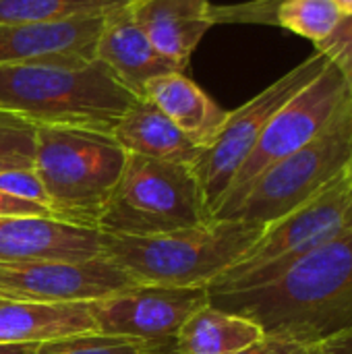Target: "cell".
<instances>
[{
  "instance_id": "cell-1",
  "label": "cell",
  "mask_w": 352,
  "mask_h": 354,
  "mask_svg": "<svg viewBox=\"0 0 352 354\" xmlns=\"http://www.w3.org/2000/svg\"><path fill=\"white\" fill-rule=\"evenodd\" d=\"M210 305L253 319L266 336L313 340L352 332V230L261 286L210 295Z\"/></svg>"
},
{
  "instance_id": "cell-2",
  "label": "cell",
  "mask_w": 352,
  "mask_h": 354,
  "mask_svg": "<svg viewBox=\"0 0 352 354\" xmlns=\"http://www.w3.org/2000/svg\"><path fill=\"white\" fill-rule=\"evenodd\" d=\"M266 226L245 220H210L154 236L102 234L100 255L137 284L207 288L257 243Z\"/></svg>"
},
{
  "instance_id": "cell-3",
  "label": "cell",
  "mask_w": 352,
  "mask_h": 354,
  "mask_svg": "<svg viewBox=\"0 0 352 354\" xmlns=\"http://www.w3.org/2000/svg\"><path fill=\"white\" fill-rule=\"evenodd\" d=\"M104 62L87 66H0V110L35 127L110 133L137 100Z\"/></svg>"
},
{
  "instance_id": "cell-4",
  "label": "cell",
  "mask_w": 352,
  "mask_h": 354,
  "mask_svg": "<svg viewBox=\"0 0 352 354\" xmlns=\"http://www.w3.org/2000/svg\"><path fill=\"white\" fill-rule=\"evenodd\" d=\"M127 151L110 133L77 127H37L35 164L50 218L98 230L120 180Z\"/></svg>"
},
{
  "instance_id": "cell-5",
  "label": "cell",
  "mask_w": 352,
  "mask_h": 354,
  "mask_svg": "<svg viewBox=\"0 0 352 354\" xmlns=\"http://www.w3.org/2000/svg\"><path fill=\"white\" fill-rule=\"evenodd\" d=\"M351 230L352 164L297 209L268 224L257 243L232 268L207 284V295L261 286Z\"/></svg>"
},
{
  "instance_id": "cell-6",
  "label": "cell",
  "mask_w": 352,
  "mask_h": 354,
  "mask_svg": "<svg viewBox=\"0 0 352 354\" xmlns=\"http://www.w3.org/2000/svg\"><path fill=\"white\" fill-rule=\"evenodd\" d=\"M214 220L191 166L127 153L100 234L154 236Z\"/></svg>"
},
{
  "instance_id": "cell-7",
  "label": "cell",
  "mask_w": 352,
  "mask_h": 354,
  "mask_svg": "<svg viewBox=\"0 0 352 354\" xmlns=\"http://www.w3.org/2000/svg\"><path fill=\"white\" fill-rule=\"evenodd\" d=\"M352 164V95L307 145L272 164L224 220L272 224L319 193Z\"/></svg>"
},
{
  "instance_id": "cell-8",
  "label": "cell",
  "mask_w": 352,
  "mask_h": 354,
  "mask_svg": "<svg viewBox=\"0 0 352 354\" xmlns=\"http://www.w3.org/2000/svg\"><path fill=\"white\" fill-rule=\"evenodd\" d=\"M328 64V56L319 50H313L309 58L293 66L247 104L228 112L214 141L201 149L197 160L191 164L212 216L226 195L232 178L255 149L272 116L303 87H307Z\"/></svg>"
},
{
  "instance_id": "cell-9",
  "label": "cell",
  "mask_w": 352,
  "mask_h": 354,
  "mask_svg": "<svg viewBox=\"0 0 352 354\" xmlns=\"http://www.w3.org/2000/svg\"><path fill=\"white\" fill-rule=\"evenodd\" d=\"M351 95L344 75L330 62L307 87H303L272 116L255 149L232 178L212 218L224 220L263 170L315 139Z\"/></svg>"
},
{
  "instance_id": "cell-10",
  "label": "cell",
  "mask_w": 352,
  "mask_h": 354,
  "mask_svg": "<svg viewBox=\"0 0 352 354\" xmlns=\"http://www.w3.org/2000/svg\"><path fill=\"white\" fill-rule=\"evenodd\" d=\"M137 282L98 255L85 261H0V299L29 303H93Z\"/></svg>"
},
{
  "instance_id": "cell-11",
  "label": "cell",
  "mask_w": 352,
  "mask_h": 354,
  "mask_svg": "<svg viewBox=\"0 0 352 354\" xmlns=\"http://www.w3.org/2000/svg\"><path fill=\"white\" fill-rule=\"evenodd\" d=\"M207 303V288L137 284L89 303V309L102 334L162 344L174 342L183 324Z\"/></svg>"
},
{
  "instance_id": "cell-12",
  "label": "cell",
  "mask_w": 352,
  "mask_h": 354,
  "mask_svg": "<svg viewBox=\"0 0 352 354\" xmlns=\"http://www.w3.org/2000/svg\"><path fill=\"white\" fill-rule=\"evenodd\" d=\"M104 17L0 25V66H68L95 62Z\"/></svg>"
},
{
  "instance_id": "cell-13",
  "label": "cell",
  "mask_w": 352,
  "mask_h": 354,
  "mask_svg": "<svg viewBox=\"0 0 352 354\" xmlns=\"http://www.w3.org/2000/svg\"><path fill=\"white\" fill-rule=\"evenodd\" d=\"M102 253V234L54 218L0 216V261H85Z\"/></svg>"
},
{
  "instance_id": "cell-14",
  "label": "cell",
  "mask_w": 352,
  "mask_h": 354,
  "mask_svg": "<svg viewBox=\"0 0 352 354\" xmlns=\"http://www.w3.org/2000/svg\"><path fill=\"white\" fill-rule=\"evenodd\" d=\"M95 60L104 62L139 97L151 79L183 71L151 46L147 35L133 21L129 4L104 15L95 46Z\"/></svg>"
},
{
  "instance_id": "cell-15",
  "label": "cell",
  "mask_w": 352,
  "mask_h": 354,
  "mask_svg": "<svg viewBox=\"0 0 352 354\" xmlns=\"http://www.w3.org/2000/svg\"><path fill=\"white\" fill-rule=\"evenodd\" d=\"M129 10L151 46L183 71L214 25L210 0H131Z\"/></svg>"
},
{
  "instance_id": "cell-16",
  "label": "cell",
  "mask_w": 352,
  "mask_h": 354,
  "mask_svg": "<svg viewBox=\"0 0 352 354\" xmlns=\"http://www.w3.org/2000/svg\"><path fill=\"white\" fill-rule=\"evenodd\" d=\"M98 332L89 303H29L0 299V344H41Z\"/></svg>"
},
{
  "instance_id": "cell-17",
  "label": "cell",
  "mask_w": 352,
  "mask_h": 354,
  "mask_svg": "<svg viewBox=\"0 0 352 354\" xmlns=\"http://www.w3.org/2000/svg\"><path fill=\"white\" fill-rule=\"evenodd\" d=\"M141 97L154 102L201 149L214 141L228 116V110L218 106L183 71L151 79Z\"/></svg>"
},
{
  "instance_id": "cell-18",
  "label": "cell",
  "mask_w": 352,
  "mask_h": 354,
  "mask_svg": "<svg viewBox=\"0 0 352 354\" xmlns=\"http://www.w3.org/2000/svg\"><path fill=\"white\" fill-rule=\"evenodd\" d=\"M112 137L127 153L162 162L191 166L201 153V147L147 97H137L129 106L112 129Z\"/></svg>"
},
{
  "instance_id": "cell-19",
  "label": "cell",
  "mask_w": 352,
  "mask_h": 354,
  "mask_svg": "<svg viewBox=\"0 0 352 354\" xmlns=\"http://www.w3.org/2000/svg\"><path fill=\"white\" fill-rule=\"evenodd\" d=\"M263 336L266 332L253 319L207 303L183 324L176 334V348L180 354H237Z\"/></svg>"
},
{
  "instance_id": "cell-20",
  "label": "cell",
  "mask_w": 352,
  "mask_h": 354,
  "mask_svg": "<svg viewBox=\"0 0 352 354\" xmlns=\"http://www.w3.org/2000/svg\"><path fill=\"white\" fill-rule=\"evenodd\" d=\"M272 6L270 23H276L313 44L324 41L334 33L346 17L336 0H263Z\"/></svg>"
},
{
  "instance_id": "cell-21",
  "label": "cell",
  "mask_w": 352,
  "mask_h": 354,
  "mask_svg": "<svg viewBox=\"0 0 352 354\" xmlns=\"http://www.w3.org/2000/svg\"><path fill=\"white\" fill-rule=\"evenodd\" d=\"M131 0H0V25L104 17Z\"/></svg>"
},
{
  "instance_id": "cell-22",
  "label": "cell",
  "mask_w": 352,
  "mask_h": 354,
  "mask_svg": "<svg viewBox=\"0 0 352 354\" xmlns=\"http://www.w3.org/2000/svg\"><path fill=\"white\" fill-rule=\"evenodd\" d=\"M35 131L29 120L0 110V172L33 170Z\"/></svg>"
},
{
  "instance_id": "cell-23",
  "label": "cell",
  "mask_w": 352,
  "mask_h": 354,
  "mask_svg": "<svg viewBox=\"0 0 352 354\" xmlns=\"http://www.w3.org/2000/svg\"><path fill=\"white\" fill-rule=\"evenodd\" d=\"M147 346L137 338L91 332L41 342L35 354H143Z\"/></svg>"
},
{
  "instance_id": "cell-24",
  "label": "cell",
  "mask_w": 352,
  "mask_h": 354,
  "mask_svg": "<svg viewBox=\"0 0 352 354\" xmlns=\"http://www.w3.org/2000/svg\"><path fill=\"white\" fill-rule=\"evenodd\" d=\"M352 332H342L326 338H284V336H263L253 346L241 351L237 354H340Z\"/></svg>"
},
{
  "instance_id": "cell-25",
  "label": "cell",
  "mask_w": 352,
  "mask_h": 354,
  "mask_svg": "<svg viewBox=\"0 0 352 354\" xmlns=\"http://www.w3.org/2000/svg\"><path fill=\"white\" fill-rule=\"evenodd\" d=\"M315 50L324 52L332 64L344 75L352 91V15H346L330 37L315 44Z\"/></svg>"
},
{
  "instance_id": "cell-26",
  "label": "cell",
  "mask_w": 352,
  "mask_h": 354,
  "mask_svg": "<svg viewBox=\"0 0 352 354\" xmlns=\"http://www.w3.org/2000/svg\"><path fill=\"white\" fill-rule=\"evenodd\" d=\"M0 193L48 207V197H46L44 185H41L39 176L35 174V170L0 172Z\"/></svg>"
},
{
  "instance_id": "cell-27",
  "label": "cell",
  "mask_w": 352,
  "mask_h": 354,
  "mask_svg": "<svg viewBox=\"0 0 352 354\" xmlns=\"http://www.w3.org/2000/svg\"><path fill=\"white\" fill-rule=\"evenodd\" d=\"M0 216H35V218H50L48 207L33 203V201H23L10 195L0 193Z\"/></svg>"
},
{
  "instance_id": "cell-28",
  "label": "cell",
  "mask_w": 352,
  "mask_h": 354,
  "mask_svg": "<svg viewBox=\"0 0 352 354\" xmlns=\"http://www.w3.org/2000/svg\"><path fill=\"white\" fill-rule=\"evenodd\" d=\"M39 344H0V354H35Z\"/></svg>"
},
{
  "instance_id": "cell-29",
  "label": "cell",
  "mask_w": 352,
  "mask_h": 354,
  "mask_svg": "<svg viewBox=\"0 0 352 354\" xmlns=\"http://www.w3.org/2000/svg\"><path fill=\"white\" fill-rule=\"evenodd\" d=\"M143 354H180L176 348V340L174 342H162V344H149Z\"/></svg>"
},
{
  "instance_id": "cell-30",
  "label": "cell",
  "mask_w": 352,
  "mask_h": 354,
  "mask_svg": "<svg viewBox=\"0 0 352 354\" xmlns=\"http://www.w3.org/2000/svg\"><path fill=\"white\" fill-rule=\"evenodd\" d=\"M336 4L342 8L344 15H352V0H336Z\"/></svg>"
},
{
  "instance_id": "cell-31",
  "label": "cell",
  "mask_w": 352,
  "mask_h": 354,
  "mask_svg": "<svg viewBox=\"0 0 352 354\" xmlns=\"http://www.w3.org/2000/svg\"><path fill=\"white\" fill-rule=\"evenodd\" d=\"M340 354H352V338H351V340H349L346 348H344V351H342V353H340Z\"/></svg>"
}]
</instances>
